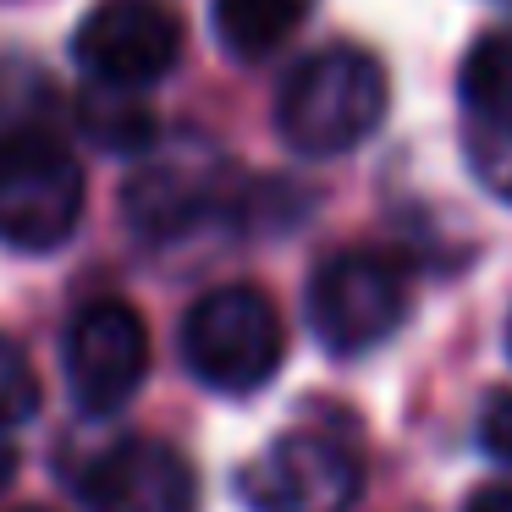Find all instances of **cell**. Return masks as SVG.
Masks as SVG:
<instances>
[{"label": "cell", "mask_w": 512, "mask_h": 512, "mask_svg": "<svg viewBox=\"0 0 512 512\" xmlns=\"http://www.w3.org/2000/svg\"><path fill=\"white\" fill-rule=\"evenodd\" d=\"M12 512H50V507H12Z\"/></svg>", "instance_id": "cell-17"}, {"label": "cell", "mask_w": 512, "mask_h": 512, "mask_svg": "<svg viewBox=\"0 0 512 512\" xmlns=\"http://www.w3.org/2000/svg\"><path fill=\"white\" fill-rule=\"evenodd\" d=\"M408 314V270L380 248H342L309 276V325L331 353L353 358L397 336Z\"/></svg>", "instance_id": "cell-4"}, {"label": "cell", "mask_w": 512, "mask_h": 512, "mask_svg": "<svg viewBox=\"0 0 512 512\" xmlns=\"http://www.w3.org/2000/svg\"><path fill=\"white\" fill-rule=\"evenodd\" d=\"M138 89H111V83H94V94L83 100V127H89L94 144L105 149H144V138L155 133L149 111L133 100Z\"/></svg>", "instance_id": "cell-11"}, {"label": "cell", "mask_w": 512, "mask_h": 512, "mask_svg": "<svg viewBox=\"0 0 512 512\" xmlns=\"http://www.w3.org/2000/svg\"><path fill=\"white\" fill-rule=\"evenodd\" d=\"M287 325L259 287H215L182 320V358L221 397H248L281 369Z\"/></svg>", "instance_id": "cell-2"}, {"label": "cell", "mask_w": 512, "mask_h": 512, "mask_svg": "<svg viewBox=\"0 0 512 512\" xmlns=\"http://www.w3.org/2000/svg\"><path fill=\"white\" fill-rule=\"evenodd\" d=\"M501 6H512V0H501Z\"/></svg>", "instance_id": "cell-18"}, {"label": "cell", "mask_w": 512, "mask_h": 512, "mask_svg": "<svg viewBox=\"0 0 512 512\" xmlns=\"http://www.w3.org/2000/svg\"><path fill=\"white\" fill-rule=\"evenodd\" d=\"M12 474H17V446H12V435L0 430V490L12 485Z\"/></svg>", "instance_id": "cell-16"}, {"label": "cell", "mask_w": 512, "mask_h": 512, "mask_svg": "<svg viewBox=\"0 0 512 512\" xmlns=\"http://www.w3.org/2000/svg\"><path fill=\"white\" fill-rule=\"evenodd\" d=\"M468 166H474L479 188L496 193L501 204H512V133L468 127Z\"/></svg>", "instance_id": "cell-13"}, {"label": "cell", "mask_w": 512, "mask_h": 512, "mask_svg": "<svg viewBox=\"0 0 512 512\" xmlns=\"http://www.w3.org/2000/svg\"><path fill=\"white\" fill-rule=\"evenodd\" d=\"M39 408V375L28 364V353L12 342V336H0V430H17L28 424Z\"/></svg>", "instance_id": "cell-12"}, {"label": "cell", "mask_w": 512, "mask_h": 512, "mask_svg": "<svg viewBox=\"0 0 512 512\" xmlns=\"http://www.w3.org/2000/svg\"><path fill=\"white\" fill-rule=\"evenodd\" d=\"M182 39L188 34H182L171 0H94V12L83 17L78 39H72V56L94 83L144 89L177 67Z\"/></svg>", "instance_id": "cell-6"}, {"label": "cell", "mask_w": 512, "mask_h": 512, "mask_svg": "<svg viewBox=\"0 0 512 512\" xmlns=\"http://www.w3.org/2000/svg\"><path fill=\"white\" fill-rule=\"evenodd\" d=\"M358 485V452L325 430L281 435L237 474V490L254 512H347L358 501Z\"/></svg>", "instance_id": "cell-5"}, {"label": "cell", "mask_w": 512, "mask_h": 512, "mask_svg": "<svg viewBox=\"0 0 512 512\" xmlns=\"http://www.w3.org/2000/svg\"><path fill=\"white\" fill-rule=\"evenodd\" d=\"M386 122V67L358 45H325L292 67L276 100V133L298 155H353Z\"/></svg>", "instance_id": "cell-1"}, {"label": "cell", "mask_w": 512, "mask_h": 512, "mask_svg": "<svg viewBox=\"0 0 512 512\" xmlns=\"http://www.w3.org/2000/svg\"><path fill=\"white\" fill-rule=\"evenodd\" d=\"M479 446H485L496 463L512 468V391H490L485 413H479Z\"/></svg>", "instance_id": "cell-14"}, {"label": "cell", "mask_w": 512, "mask_h": 512, "mask_svg": "<svg viewBox=\"0 0 512 512\" xmlns=\"http://www.w3.org/2000/svg\"><path fill=\"white\" fill-rule=\"evenodd\" d=\"M303 6L309 0H215V39L232 56L259 61L298 34Z\"/></svg>", "instance_id": "cell-10"}, {"label": "cell", "mask_w": 512, "mask_h": 512, "mask_svg": "<svg viewBox=\"0 0 512 512\" xmlns=\"http://www.w3.org/2000/svg\"><path fill=\"white\" fill-rule=\"evenodd\" d=\"M83 221V166L45 127L0 133V243L23 254L61 248Z\"/></svg>", "instance_id": "cell-3"}, {"label": "cell", "mask_w": 512, "mask_h": 512, "mask_svg": "<svg viewBox=\"0 0 512 512\" xmlns=\"http://www.w3.org/2000/svg\"><path fill=\"white\" fill-rule=\"evenodd\" d=\"M463 116L485 133H512V28L485 34L463 61Z\"/></svg>", "instance_id": "cell-9"}, {"label": "cell", "mask_w": 512, "mask_h": 512, "mask_svg": "<svg viewBox=\"0 0 512 512\" xmlns=\"http://www.w3.org/2000/svg\"><path fill=\"white\" fill-rule=\"evenodd\" d=\"M463 512H512V485H485V490H474Z\"/></svg>", "instance_id": "cell-15"}, {"label": "cell", "mask_w": 512, "mask_h": 512, "mask_svg": "<svg viewBox=\"0 0 512 512\" xmlns=\"http://www.w3.org/2000/svg\"><path fill=\"white\" fill-rule=\"evenodd\" d=\"M149 380V325L133 303L94 298L67 325V386L89 413H116Z\"/></svg>", "instance_id": "cell-7"}, {"label": "cell", "mask_w": 512, "mask_h": 512, "mask_svg": "<svg viewBox=\"0 0 512 512\" xmlns=\"http://www.w3.org/2000/svg\"><path fill=\"white\" fill-rule=\"evenodd\" d=\"M78 496L89 512H199V479L177 446L127 435L78 474Z\"/></svg>", "instance_id": "cell-8"}]
</instances>
